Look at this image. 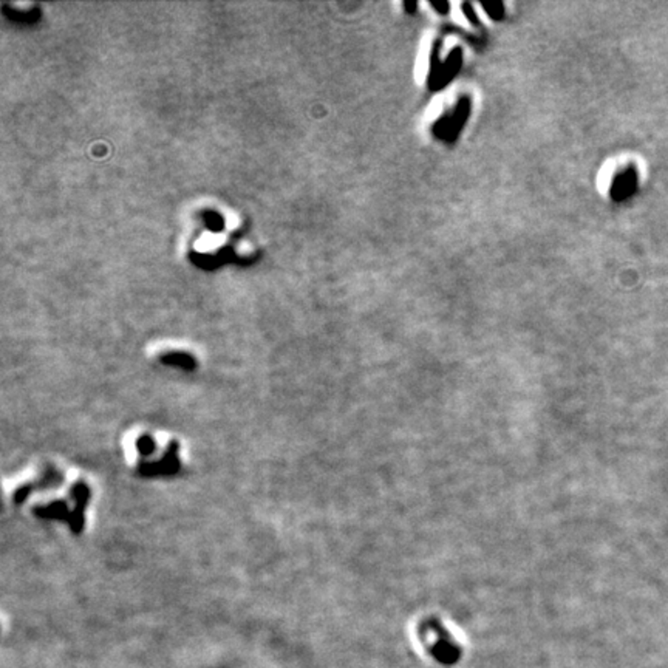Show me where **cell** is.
Instances as JSON below:
<instances>
[]
</instances>
